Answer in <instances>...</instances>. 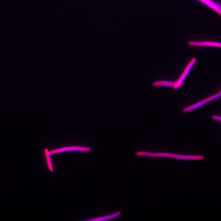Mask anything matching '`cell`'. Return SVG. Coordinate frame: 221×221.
<instances>
[{"label": "cell", "instance_id": "ba28073f", "mask_svg": "<svg viewBox=\"0 0 221 221\" xmlns=\"http://www.w3.org/2000/svg\"><path fill=\"white\" fill-rule=\"evenodd\" d=\"M176 82L166 81H158L153 83L152 85L154 87L159 86H165L173 87L175 85Z\"/></svg>", "mask_w": 221, "mask_h": 221}, {"label": "cell", "instance_id": "30bf717a", "mask_svg": "<svg viewBox=\"0 0 221 221\" xmlns=\"http://www.w3.org/2000/svg\"><path fill=\"white\" fill-rule=\"evenodd\" d=\"M212 118L215 120L221 121V117L220 116L213 115Z\"/></svg>", "mask_w": 221, "mask_h": 221}, {"label": "cell", "instance_id": "52a82bcc", "mask_svg": "<svg viewBox=\"0 0 221 221\" xmlns=\"http://www.w3.org/2000/svg\"><path fill=\"white\" fill-rule=\"evenodd\" d=\"M119 211L108 215L92 218L87 220L89 221H102L111 219L118 217L121 214Z\"/></svg>", "mask_w": 221, "mask_h": 221}, {"label": "cell", "instance_id": "8992f818", "mask_svg": "<svg viewBox=\"0 0 221 221\" xmlns=\"http://www.w3.org/2000/svg\"><path fill=\"white\" fill-rule=\"evenodd\" d=\"M188 45L190 46H210L221 48V42L211 41H190Z\"/></svg>", "mask_w": 221, "mask_h": 221}, {"label": "cell", "instance_id": "6da1fadb", "mask_svg": "<svg viewBox=\"0 0 221 221\" xmlns=\"http://www.w3.org/2000/svg\"><path fill=\"white\" fill-rule=\"evenodd\" d=\"M138 156H144L152 157H169L183 160H200L204 157L201 155H185L164 152H151L146 151H139L136 153Z\"/></svg>", "mask_w": 221, "mask_h": 221}, {"label": "cell", "instance_id": "5b68a950", "mask_svg": "<svg viewBox=\"0 0 221 221\" xmlns=\"http://www.w3.org/2000/svg\"><path fill=\"white\" fill-rule=\"evenodd\" d=\"M221 16V2L214 0H199Z\"/></svg>", "mask_w": 221, "mask_h": 221}, {"label": "cell", "instance_id": "9c48e42d", "mask_svg": "<svg viewBox=\"0 0 221 221\" xmlns=\"http://www.w3.org/2000/svg\"><path fill=\"white\" fill-rule=\"evenodd\" d=\"M49 151L48 150L47 148L45 149L44 150L47 163L48 168L51 172H52L53 171V169L51 159V154L49 153Z\"/></svg>", "mask_w": 221, "mask_h": 221}, {"label": "cell", "instance_id": "7a4b0ae2", "mask_svg": "<svg viewBox=\"0 0 221 221\" xmlns=\"http://www.w3.org/2000/svg\"><path fill=\"white\" fill-rule=\"evenodd\" d=\"M221 96V90L217 93L205 99L196 103L182 109V111L186 113L199 107L205 103L213 100L217 99Z\"/></svg>", "mask_w": 221, "mask_h": 221}, {"label": "cell", "instance_id": "3957f363", "mask_svg": "<svg viewBox=\"0 0 221 221\" xmlns=\"http://www.w3.org/2000/svg\"><path fill=\"white\" fill-rule=\"evenodd\" d=\"M74 151L89 152L91 151V149L89 147H83L79 146H72L64 147L55 149L49 151V152L51 155L66 151Z\"/></svg>", "mask_w": 221, "mask_h": 221}, {"label": "cell", "instance_id": "277c9868", "mask_svg": "<svg viewBox=\"0 0 221 221\" xmlns=\"http://www.w3.org/2000/svg\"><path fill=\"white\" fill-rule=\"evenodd\" d=\"M196 59L194 57L191 59L185 68L182 73L180 75L173 87L175 90L178 89L182 84L183 82L186 77L191 69L194 65L196 61Z\"/></svg>", "mask_w": 221, "mask_h": 221}]
</instances>
